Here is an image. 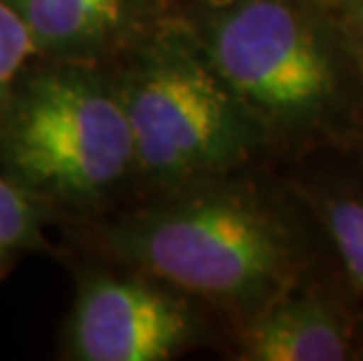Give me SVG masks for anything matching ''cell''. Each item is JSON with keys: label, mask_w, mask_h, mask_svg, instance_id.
I'll return each mask as SVG.
<instances>
[{"label": "cell", "mask_w": 363, "mask_h": 361, "mask_svg": "<svg viewBox=\"0 0 363 361\" xmlns=\"http://www.w3.org/2000/svg\"><path fill=\"white\" fill-rule=\"evenodd\" d=\"M40 55L87 61L129 48L157 24L160 0H10Z\"/></svg>", "instance_id": "cell-6"}, {"label": "cell", "mask_w": 363, "mask_h": 361, "mask_svg": "<svg viewBox=\"0 0 363 361\" xmlns=\"http://www.w3.org/2000/svg\"><path fill=\"white\" fill-rule=\"evenodd\" d=\"M5 176L35 199L78 204L134 169V139L115 80L84 61L24 75L0 115Z\"/></svg>", "instance_id": "cell-3"}, {"label": "cell", "mask_w": 363, "mask_h": 361, "mask_svg": "<svg viewBox=\"0 0 363 361\" xmlns=\"http://www.w3.org/2000/svg\"><path fill=\"white\" fill-rule=\"evenodd\" d=\"M345 33L347 48L357 55L363 66V0H350L345 12Z\"/></svg>", "instance_id": "cell-11"}, {"label": "cell", "mask_w": 363, "mask_h": 361, "mask_svg": "<svg viewBox=\"0 0 363 361\" xmlns=\"http://www.w3.org/2000/svg\"><path fill=\"white\" fill-rule=\"evenodd\" d=\"M316 206L347 274L363 296V193L337 190L319 197Z\"/></svg>", "instance_id": "cell-8"}, {"label": "cell", "mask_w": 363, "mask_h": 361, "mask_svg": "<svg viewBox=\"0 0 363 361\" xmlns=\"http://www.w3.org/2000/svg\"><path fill=\"white\" fill-rule=\"evenodd\" d=\"M125 263L183 294L253 314L303 274L284 213L239 186H202L127 218L108 237Z\"/></svg>", "instance_id": "cell-1"}, {"label": "cell", "mask_w": 363, "mask_h": 361, "mask_svg": "<svg viewBox=\"0 0 363 361\" xmlns=\"http://www.w3.org/2000/svg\"><path fill=\"white\" fill-rule=\"evenodd\" d=\"M202 43L265 132H314L350 109V48L300 0L218 5Z\"/></svg>", "instance_id": "cell-4"}, {"label": "cell", "mask_w": 363, "mask_h": 361, "mask_svg": "<svg viewBox=\"0 0 363 361\" xmlns=\"http://www.w3.org/2000/svg\"><path fill=\"white\" fill-rule=\"evenodd\" d=\"M192 335L188 303L141 279L96 277L82 287L71 321L80 361H167Z\"/></svg>", "instance_id": "cell-5"}, {"label": "cell", "mask_w": 363, "mask_h": 361, "mask_svg": "<svg viewBox=\"0 0 363 361\" xmlns=\"http://www.w3.org/2000/svg\"><path fill=\"white\" fill-rule=\"evenodd\" d=\"M357 324L323 296H291L260 307L239 333L246 361H347L361 355Z\"/></svg>", "instance_id": "cell-7"}, {"label": "cell", "mask_w": 363, "mask_h": 361, "mask_svg": "<svg viewBox=\"0 0 363 361\" xmlns=\"http://www.w3.org/2000/svg\"><path fill=\"white\" fill-rule=\"evenodd\" d=\"M213 5H225V3H233V0H211Z\"/></svg>", "instance_id": "cell-12"}, {"label": "cell", "mask_w": 363, "mask_h": 361, "mask_svg": "<svg viewBox=\"0 0 363 361\" xmlns=\"http://www.w3.org/2000/svg\"><path fill=\"white\" fill-rule=\"evenodd\" d=\"M40 240V213L35 197L24 188L0 176V265L14 253L24 251Z\"/></svg>", "instance_id": "cell-10"}, {"label": "cell", "mask_w": 363, "mask_h": 361, "mask_svg": "<svg viewBox=\"0 0 363 361\" xmlns=\"http://www.w3.org/2000/svg\"><path fill=\"white\" fill-rule=\"evenodd\" d=\"M40 50L30 35L26 21L10 0H0V115L12 101L19 82L30 71V61Z\"/></svg>", "instance_id": "cell-9"}, {"label": "cell", "mask_w": 363, "mask_h": 361, "mask_svg": "<svg viewBox=\"0 0 363 361\" xmlns=\"http://www.w3.org/2000/svg\"><path fill=\"white\" fill-rule=\"evenodd\" d=\"M129 48L115 87L136 169L162 183H197L251 160L267 132L216 71L202 35L160 19Z\"/></svg>", "instance_id": "cell-2"}]
</instances>
